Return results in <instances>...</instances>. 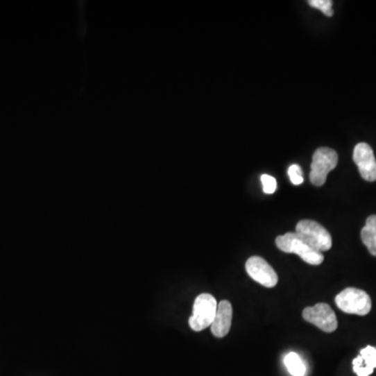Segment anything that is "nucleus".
Masks as SVG:
<instances>
[{
    "mask_svg": "<svg viewBox=\"0 0 376 376\" xmlns=\"http://www.w3.org/2000/svg\"><path fill=\"white\" fill-rule=\"evenodd\" d=\"M296 234L311 249L320 253L328 251L332 248V235L321 224L315 221H300L296 226Z\"/></svg>",
    "mask_w": 376,
    "mask_h": 376,
    "instance_id": "1",
    "label": "nucleus"
},
{
    "mask_svg": "<svg viewBox=\"0 0 376 376\" xmlns=\"http://www.w3.org/2000/svg\"><path fill=\"white\" fill-rule=\"evenodd\" d=\"M289 177L294 185H300L303 183V171L298 164H293L289 167Z\"/></svg>",
    "mask_w": 376,
    "mask_h": 376,
    "instance_id": "14",
    "label": "nucleus"
},
{
    "mask_svg": "<svg viewBox=\"0 0 376 376\" xmlns=\"http://www.w3.org/2000/svg\"><path fill=\"white\" fill-rule=\"evenodd\" d=\"M218 302L212 295L204 293L196 298L193 315L189 318V326L194 332H202L212 326L216 317Z\"/></svg>",
    "mask_w": 376,
    "mask_h": 376,
    "instance_id": "3",
    "label": "nucleus"
},
{
    "mask_svg": "<svg viewBox=\"0 0 376 376\" xmlns=\"http://www.w3.org/2000/svg\"><path fill=\"white\" fill-rule=\"evenodd\" d=\"M361 241L368 251L376 256V216H370L366 221L365 227L361 231Z\"/></svg>",
    "mask_w": 376,
    "mask_h": 376,
    "instance_id": "10",
    "label": "nucleus"
},
{
    "mask_svg": "<svg viewBox=\"0 0 376 376\" xmlns=\"http://www.w3.org/2000/svg\"><path fill=\"white\" fill-rule=\"evenodd\" d=\"M334 301L341 311L351 315L366 316L371 311V298L365 291L359 289H345Z\"/></svg>",
    "mask_w": 376,
    "mask_h": 376,
    "instance_id": "4",
    "label": "nucleus"
},
{
    "mask_svg": "<svg viewBox=\"0 0 376 376\" xmlns=\"http://www.w3.org/2000/svg\"><path fill=\"white\" fill-rule=\"evenodd\" d=\"M353 161L364 180L368 182L376 181V159L369 144L361 142L355 146Z\"/></svg>",
    "mask_w": 376,
    "mask_h": 376,
    "instance_id": "8",
    "label": "nucleus"
},
{
    "mask_svg": "<svg viewBox=\"0 0 376 376\" xmlns=\"http://www.w3.org/2000/svg\"><path fill=\"white\" fill-rule=\"evenodd\" d=\"M302 317L322 332H334L338 328L336 314L326 303H318L315 307H307L303 311Z\"/></svg>",
    "mask_w": 376,
    "mask_h": 376,
    "instance_id": "6",
    "label": "nucleus"
},
{
    "mask_svg": "<svg viewBox=\"0 0 376 376\" xmlns=\"http://www.w3.org/2000/svg\"><path fill=\"white\" fill-rule=\"evenodd\" d=\"M248 275L266 288H274L278 284V275L266 259L260 256H252L246 262Z\"/></svg>",
    "mask_w": 376,
    "mask_h": 376,
    "instance_id": "7",
    "label": "nucleus"
},
{
    "mask_svg": "<svg viewBox=\"0 0 376 376\" xmlns=\"http://www.w3.org/2000/svg\"><path fill=\"white\" fill-rule=\"evenodd\" d=\"M339 156L336 151L330 148H319L314 153L313 162L311 165V183L315 186H322L327 179L328 173L338 165Z\"/></svg>",
    "mask_w": 376,
    "mask_h": 376,
    "instance_id": "5",
    "label": "nucleus"
},
{
    "mask_svg": "<svg viewBox=\"0 0 376 376\" xmlns=\"http://www.w3.org/2000/svg\"><path fill=\"white\" fill-rule=\"evenodd\" d=\"M233 309L229 301L222 300L218 305L216 317L212 322V332L216 338H224L230 332L232 323Z\"/></svg>",
    "mask_w": 376,
    "mask_h": 376,
    "instance_id": "9",
    "label": "nucleus"
},
{
    "mask_svg": "<svg viewBox=\"0 0 376 376\" xmlns=\"http://www.w3.org/2000/svg\"><path fill=\"white\" fill-rule=\"evenodd\" d=\"M275 243L281 251L297 254L311 266H319L323 262V254L311 249L296 234V232H288L284 235H280L277 237Z\"/></svg>",
    "mask_w": 376,
    "mask_h": 376,
    "instance_id": "2",
    "label": "nucleus"
},
{
    "mask_svg": "<svg viewBox=\"0 0 376 376\" xmlns=\"http://www.w3.org/2000/svg\"><path fill=\"white\" fill-rule=\"evenodd\" d=\"M352 368L353 371H354V373L357 374V376H370L373 373L372 370L368 369V368L364 365L363 359H361V355H359V357H355V359H353Z\"/></svg>",
    "mask_w": 376,
    "mask_h": 376,
    "instance_id": "15",
    "label": "nucleus"
},
{
    "mask_svg": "<svg viewBox=\"0 0 376 376\" xmlns=\"http://www.w3.org/2000/svg\"><path fill=\"white\" fill-rule=\"evenodd\" d=\"M284 365L293 376H305L307 367L302 359L296 352H290L284 357Z\"/></svg>",
    "mask_w": 376,
    "mask_h": 376,
    "instance_id": "11",
    "label": "nucleus"
},
{
    "mask_svg": "<svg viewBox=\"0 0 376 376\" xmlns=\"http://www.w3.org/2000/svg\"><path fill=\"white\" fill-rule=\"evenodd\" d=\"M262 187H264V194L268 195H272L276 191L277 189V181L274 177L270 175H262Z\"/></svg>",
    "mask_w": 376,
    "mask_h": 376,
    "instance_id": "16",
    "label": "nucleus"
},
{
    "mask_svg": "<svg viewBox=\"0 0 376 376\" xmlns=\"http://www.w3.org/2000/svg\"><path fill=\"white\" fill-rule=\"evenodd\" d=\"M309 5L316 9L321 10L324 15L328 16V17H332L334 15L332 0H311L309 1Z\"/></svg>",
    "mask_w": 376,
    "mask_h": 376,
    "instance_id": "13",
    "label": "nucleus"
},
{
    "mask_svg": "<svg viewBox=\"0 0 376 376\" xmlns=\"http://www.w3.org/2000/svg\"><path fill=\"white\" fill-rule=\"evenodd\" d=\"M361 359H363L364 365L368 368V369L373 371L376 368V348L372 346H367L365 348L361 349L359 352Z\"/></svg>",
    "mask_w": 376,
    "mask_h": 376,
    "instance_id": "12",
    "label": "nucleus"
}]
</instances>
